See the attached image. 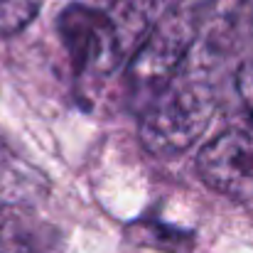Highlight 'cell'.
I'll return each instance as SVG.
<instances>
[{"label": "cell", "instance_id": "obj_3", "mask_svg": "<svg viewBox=\"0 0 253 253\" xmlns=\"http://www.w3.org/2000/svg\"><path fill=\"white\" fill-rule=\"evenodd\" d=\"M59 35L77 74L82 77H106L126 62L113 25L101 10L82 2L69 5L59 15Z\"/></svg>", "mask_w": 253, "mask_h": 253}, {"label": "cell", "instance_id": "obj_6", "mask_svg": "<svg viewBox=\"0 0 253 253\" xmlns=\"http://www.w3.org/2000/svg\"><path fill=\"white\" fill-rule=\"evenodd\" d=\"M42 0H0V35L25 30L40 12Z\"/></svg>", "mask_w": 253, "mask_h": 253}, {"label": "cell", "instance_id": "obj_7", "mask_svg": "<svg viewBox=\"0 0 253 253\" xmlns=\"http://www.w3.org/2000/svg\"><path fill=\"white\" fill-rule=\"evenodd\" d=\"M236 93L246 118V130L253 135V57L246 59L236 72Z\"/></svg>", "mask_w": 253, "mask_h": 253}, {"label": "cell", "instance_id": "obj_2", "mask_svg": "<svg viewBox=\"0 0 253 253\" xmlns=\"http://www.w3.org/2000/svg\"><path fill=\"white\" fill-rule=\"evenodd\" d=\"M197 42V22L179 12L165 15L138 52L128 59L126 79L135 98L143 106L160 93L182 72V64L189 59V52Z\"/></svg>", "mask_w": 253, "mask_h": 253}, {"label": "cell", "instance_id": "obj_1", "mask_svg": "<svg viewBox=\"0 0 253 253\" xmlns=\"http://www.w3.org/2000/svg\"><path fill=\"white\" fill-rule=\"evenodd\" d=\"M211 82L194 72H179L140 111L138 135L155 158H174L189 150L214 116Z\"/></svg>", "mask_w": 253, "mask_h": 253}, {"label": "cell", "instance_id": "obj_5", "mask_svg": "<svg viewBox=\"0 0 253 253\" xmlns=\"http://www.w3.org/2000/svg\"><path fill=\"white\" fill-rule=\"evenodd\" d=\"M106 15L128 62L160 22V0H113Z\"/></svg>", "mask_w": 253, "mask_h": 253}, {"label": "cell", "instance_id": "obj_4", "mask_svg": "<svg viewBox=\"0 0 253 253\" xmlns=\"http://www.w3.org/2000/svg\"><path fill=\"white\" fill-rule=\"evenodd\" d=\"M197 172L207 187L229 199H253V135L246 128L219 133L199 150Z\"/></svg>", "mask_w": 253, "mask_h": 253}]
</instances>
